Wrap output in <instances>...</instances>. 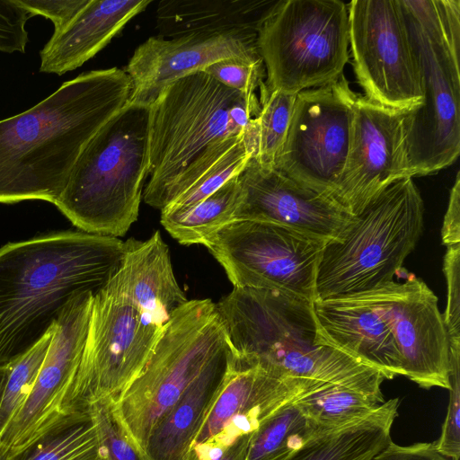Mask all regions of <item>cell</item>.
Masks as SVG:
<instances>
[{
    "mask_svg": "<svg viewBox=\"0 0 460 460\" xmlns=\"http://www.w3.org/2000/svg\"><path fill=\"white\" fill-rule=\"evenodd\" d=\"M124 69L82 73L27 111L0 120V203L55 204L94 134L128 102Z\"/></svg>",
    "mask_w": 460,
    "mask_h": 460,
    "instance_id": "1",
    "label": "cell"
},
{
    "mask_svg": "<svg viewBox=\"0 0 460 460\" xmlns=\"http://www.w3.org/2000/svg\"><path fill=\"white\" fill-rule=\"evenodd\" d=\"M124 242L61 231L0 247V367H8L55 325L68 302L95 293L118 270Z\"/></svg>",
    "mask_w": 460,
    "mask_h": 460,
    "instance_id": "2",
    "label": "cell"
},
{
    "mask_svg": "<svg viewBox=\"0 0 460 460\" xmlns=\"http://www.w3.org/2000/svg\"><path fill=\"white\" fill-rule=\"evenodd\" d=\"M234 362L345 386L385 402L383 374L316 341L312 301L280 291L234 287L216 304Z\"/></svg>",
    "mask_w": 460,
    "mask_h": 460,
    "instance_id": "3",
    "label": "cell"
},
{
    "mask_svg": "<svg viewBox=\"0 0 460 460\" xmlns=\"http://www.w3.org/2000/svg\"><path fill=\"white\" fill-rule=\"evenodd\" d=\"M261 110V93L244 94L204 70L169 84L150 105L145 202L165 208L184 177L229 137L244 136L258 146Z\"/></svg>",
    "mask_w": 460,
    "mask_h": 460,
    "instance_id": "4",
    "label": "cell"
},
{
    "mask_svg": "<svg viewBox=\"0 0 460 460\" xmlns=\"http://www.w3.org/2000/svg\"><path fill=\"white\" fill-rule=\"evenodd\" d=\"M415 56L422 104L405 114L409 174L451 165L460 151V1L399 0Z\"/></svg>",
    "mask_w": 460,
    "mask_h": 460,
    "instance_id": "5",
    "label": "cell"
},
{
    "mask_svg": "<svg viewBox=\"0 0 460 460\" xmlns=\"http://www.w3.org/2000/svg\"><path fill=\"white\" fill-rule=\"evenodd\" d=\"M149 127L150 105L128 102L84 147L54 204L81 231L119 238L137 219Z\"/></svg>",
    "mask_w": 460,
    "mask_h": 460,
    "instance_id": "6",
    "label": "cell"
},
{
    "mask_svg": "<svg viewBox=\"0 0 460 460\" xmlns=\"http://www.w3.org/2000/svg\"><path fill=\"white\" fill-rule=\"evenodd\" d=\"M423 217V200L412 178L388 186L352 217L340 237L324 243L315 299L369 292L403 276V262L422 234Z\"/></svg>",
    "mask_w": 460,
    "mask_h": 460,
    "instance_id": "7",
    "label": "cell"
},
{
    "mask_svg": "<svg viewBox=\"0 0 460 460\" xmlns=\"http://www.w3.org/2000/svg\"><path fill=\"white\" fill-rule=\"evenodd\" d=\"M230 349L210 299L188 300L163 327L151 357L113 408L145 456L147 438L184 390L219 354Z\"/></svg>",
    "mask_w": 460,
    "mask_h": 460,
    "instance_id": "8",
    "label": "cell"
},
{
    "mask_svg": "<svg viewBox=\"0 0 460 460\" xmlns=\"http://www.w3.org/2000/svg\"><path fill=\"white\" fill-rule=\"evenodd\" d=\"M348 5L341 0H280L257 45L268 91L296 94L331 83L349 60Z\"/></svg>",
    "mask_w": 460,
    "mask_h": 460,
    "instance_id": "9",
    "label": "cell"
},
{
    "mask_svg": "<svg viewBox=\"0 0 460 460\" xmlns=\"http://www.w3.org/2000/svg\"><path fill=\"white\" fill-rule=\"evenodd\" d=\"M162 330L124 296L105 286L96 291L70 390L73 411L84 414L93 402L117 400L145 367Z\"/></svg>",
    "mask_w": 460,
    "mask_h": 460,
    "instance_id": "10",
    "label": "cell"
},
{
    "mask_svg": "<svg viewBox=\"0 0 460 460\" xmlns=\"http://www.w3.org/2000/svg\"><path fill=\"white\" fill-rule=\"evenodd\" d=\"M325 243L280 225L237 220L203 245L234 287L277 290L314 301Z\"/></svg>",
    "mask_w": 460,
    "mask_h": 460,
    "instance_id": "11",
    "label": "cell"
},
{
    "mask_svg": "<svg viewBox=\"0 0 460 460\" xmlns=\"http://www.w3.org/2000/svg\"><path fill=\"white\" fill-rule=\"evenodd\" d=\"M357 96L343 75L296 93L288 134L272 166L332 198L349 149Z\"/></svg>",
    "mask_w": 460,
    "mask_h": 460,
    "instance_id": "12",
    "label": "cell"
},
{
    "mask_svg": "<svg viewBox=\"0 0 460 460\" xmlns=\"http://www.w3.org/2000/svg\"><path fill=\"white\" fill-rule=\"evenodd\" d=\"M93 292L73 297L56 329L34 385L0 437V460H12L33 445L89 417L70 405V390L84 347Z\"/></svg>",
    "mask_w": 460,
    "mask_h": 460,
    "instance_id": "13",
    "label": "cell"
},
{
    "mask_svg": "<svg viewBox=\"0 0 460 460\" xmlns=\"http://www.w3.org/2000/svg\"><path fill=\"white\" fill-rule=\"evenodd\" d=\"M353 67L365 97L409 112L422 104L420 78L399 0L348 4Z\"/></svg>",
    "mask_w": 460,
    "mask_h": 460,
    "instance_id": "14",
    "label": "cell"
},
{
    "mask_svg": "<svg viewBox=\"0 0 460 460\" xmlns=\"http://www.w3.org/2000/svg\"><path fill=\"white\" fill-rule=\"evenodd\" d=\"M403 278L367 293L390 324L402 376L424 389L449 390L450 343L438 298L419 278Z\"/></svg>",
    "mask_w": 460,
    "mask_h": 460,
    "instance_id": "15",
    "label": "cell"
},
{
    "mask_svg": "<svg viewBox=\"0 0 460 460\" xmlns=\"http://www.w3.org/2000/svg\"><path fill=\"white\" fill-rule=\"evenodd\" d=\"M406 113L357 96L349 149L332 194L333 199L350 215L358 214L394 182L411 177L405 141Z\"/></svg>",
    "mask_w": 460,
    "mask_h": 460,
    "instance_id": "16",
    "label": "cell"
},
{
    "mask_svg": "<svg viewBox=\"0 0 460 460\" xmlns=\"http://www.w3.org/2000/svg\"><path fill=\"white\" fill-rule=\"evenodd\" d=\"M320 383L323 382L282 376L259 366H241L234 360L189 460L218 457L235 439L254 433L279 408Z\"/></svg>",
    "mask_w": 460,
    "mask_h": 460,
    "instance_id": "17",
    "label": "cell"
},
{
    "mask_svg": "<svg viewBox=\"0 0 460 460\" xmlns=\"http://www.w3.org/2000/svg\"><path fill=\"white\" fill-rule=\"evenodd\" d=\"M238 183L234 221L273 223L328 242L340 237L353 217L332 197L253 157L238 174Z\"/></svg>",
    "mask_w": 460,
    "mask_h": 460,
    "instance_id": "18",
    "label": "cell"
},
{
    "mask_svg": "<svg viewBox=\"0 0 460 460\" xmlns=\"http://www.w3.org/2000/svg\"><path fill=\"white\" fill-rule=\"evenodd\" d=\"M258 36L150 37L139 45L125 72L132 84L128 102L151 105L172 82L226 58L262 60Z\"/></svg>",
    "mask_w": 460,
    "mask_h": 460,
    "instance_id": "19",
    "label": "cell"
},
{
    "mask_svg": "<svg viewBox=\"0 0 460 460\" xmlns=\"http://www.w3.org/2000/svg\"><path fill=\"white\" fill-rule=\"evenodd\" d=\"M316 341L380 371L385 379L402 376L390 324L369 293L314 299Z\"/></svg>",
    "mask_w": 460,
    "mask_h": 460,
    "instance_id": "20",
    "label": "cell"
},
{
    "mask_svg": "<svg viewBox=\"0 0 460 460\" xmlns=\"http://www.w3.org/2000/svg\"><path fill=\"white\" fill-rule=\"evenodd\" d=\"M104 286L128 299L149 323L160 328L188 301L159 231L145 241L129 238L124 242L122 261Z\"/></svg>",
    "mask_w": 460,
    "mask_h": 460,
    "instance_id": "21",
    "label": "cell"
},
{
    "mask_svg": "<svg viewBox=\"0 0 460 460\" xmlns=\"http://www.w3.org/2000/svg\"><path fill=\"white\" fill-rule=\"evenodd\" d=\"M234 364L230 349L219 354L190 383L151 431L146 460H189L193 444Z\"/></svg>",
    "mask_w": 460,
    "mask_h": 460,
    "instance_id": "22",
    "label": "cell"
},
{
    "mask_svg": "<svg viewBox=\"0 0 460 460\" xmlns=\"http://www.w3.org/2000/svg\"><path fill=\"white\" fill-rule=\"evenodd\" d=\"M151 0H89L40 52V71L64 75L83 66L144 11Z\"/></svg>",
    "mask_w": 460,
    "mask_h": 460,
    "instance_id": "23",
    "label": "cell"
},
{
    "mask_svg": "<svg viewBox=\"0 0 460 460\" xmlns=\"http://www.w3.org/2000/svg\"><path fill=\"white\" fill-rule=\"evenodd\" d=\"M280 0H164L155 12L158 37L258 36Z\"/></svg>",
    "mask_w": 460,
    "mask_h": 460,
    "instance_id": "24",
    "label": "cell"
},
{
    "mask_svg": "<svg viewBox=\"0 0 460 460\" xmlns=\"http://www.w3.org/2000/svg\"><path fill=\"white\" fill-rule=\"evenodd\" d=\"M399 399L385 401L368 416L323 435L291 460H370L391 441Z\"/></svg>",
    "mask_w": 460,
    "mask_h": 460,
    "instance_id": "25",
    "label": "cell"
},
{
    "mask_svg": "<svg viewBox=\"0 0 460 460\" xmlns=\"http://www.w3.org/2000/svg\"><path fill=\"white\" fill-rule=\"evenodd\" d=\"M239 195L236 175L195 205L163 209L161 224L181 244H204L208 238L234 221Z\"/></svg>",
    "mask_w": 460,
    "mask_h": 460,
    "instance_id": "26",
    "label": "cell"
},
{
    "mask_svg": "<svg viewBox=\"0 0 460 460\" xmlns=\"http://www.w3.org/2000/svg\"><path fill=\"white\" fill-rule=\"evenodd\" d=\"M327 433L306 417L294 400L275 411L253 433L246 460H291Z\"/></svg>",
    "mask_w": 460,
    "mask_h": 460,
    "instance_id": "27",
    "label": "cell"
},
{
    "mask_svg": "<svg viewBox=\"0 0 460 460\" xmlns=\"http://www.w3.org/2000/svg\"><path fill=\"white\" fill-rule=\"evenodd\" d=\"M296 402L324 432L361 420L381 404L362 393L330 383L318 384L296 398Z\"/></svg>",
    "mask_w": 460,
    "mask_h": 460,
    "instance_id": "28",
    "label": "cell"
},
{
    "mask_svg": "<svg viewBox=\"0 0 460 460\" xmlns=\"http://www.w3.org/2000/svg\"><path fill=\"white\" fill-rule=\"evenodd\" d=\"M12 460H103V456L89 415L48 436Z\"/></svg>",
    "mask_w": 460,
    "mask_h": 460,
    "instance_id": "29",
    "label": "cell"
},
{
    "mask_svg": "<svg viewBox=\"0 0 460 460\" xmlns=\"http://www.w3.org/2000/svg\"><path fill=\"white\" fill-rule=\"evenodd\" d=\"M55 329L56 323L34 346L10 365L0 402V437L28 398Z\"/></svg>",
    "mask_w": 460,
    "mask_h": 460,
    "instance_id": "30",
    "label": "cell"
},
{
    "mask_svg": "<svg viewBox=\"0 0 460 460\" xmlns=\"http://www.w3.org/2000/svg\"><path fill=\"white\" fill-rule=\"evenodd\" d=\"M296 94L261 90V110L258 118V146L253 157L272 166L285 142Z\"/></svg>",
    "mask_w": 460,
    "mask_h": 460,
    "instance_id": "31",
    "label": "cell"
},
{
    "mask_svg": "<svg viewBox=\"0 0 460 460\" xmlns=\"http://www.w3.org/2000/svg\"><path fill=\"white\" fill-rule=\"evenodd\" d=\"M254 155L255 149L247 140L238 141L216 159L183 193L165 208H187L203 200L231 178L238 175Z\"/></svg>",
    "mask_w": 460,
    "mask_h": 460,
    "instance_id": "32",
    "label": "cell"
},
{
    "mask_svg": "<svg viewBox=\"0 0 460 460\" xmlns=\"http://www.w3.org/2000/svg\"><path fill=\"white\" fill-rule=\"evenodd\" d=\"M88 412L96 428L103 460H146L122 425L112 399L92 403Z\"/></svg>",
    "mask_w": 460,
    "mask_h": 460,
    "instance_id": "33",
    "label": "cell"
},
{
    "mask_svg": "<svg viewBox=\"0 0 460 460\" xmlns=\"http://www.w3.org/2000/svg\"><path fill=\"white\" fill-rule=\"evenodd\" d=\"M450 343L449 402L439 438L433 442L440 455L450 459L460 457V339Z\"/></svg>",
    "mask_w": 460,
    "mask_h": 460,
    "instance_id": "34",
    "label": "cell"
},
{
    "mask_svg": "<svg viewBox=\"0 0 460 460\" xmlns=\"http://www.w3.org/2000/svg\"><path fill=\"white\" fill-rule=\"evenodd\" d=\"M221 84L244 94L260 93L266 81L262 60L226 58L203 69Z\"/></svg>",
    "mask_w": 460,
    "mask_h": 460,
    "instance_id": "35",
    "label": "cell"
},
{
    "mask_svg": "<svg viewBox=\"0 0 460 460\" xmlns=\"http://www.w3.org/2000/svg\"><path fill=\"white\" fill-rule=\"evenodd\" d=\"M31 17L17 0H0V52L25 51L29 42L25 25Z\"/></svg>",
    "mask_w": 460,
    "mask_h": 460,
    "instance_id": "36",
    "label": "cell"
},
{
    "mask_svg": "<svg viewBox=\"0 0 460 460\" xmlns=\"http://www.w3.org/2000/svg\"><path fill=\"white\" fill-rule=\"evenodd\" d=\"M460 244L448 246L444 258L443 270L447 286V303L444 322L449 340L460 339Z\"/></svg>",
    "mask_w": 460,
    "mask_h": 460,
    "instance_id": "37",
    "label": "cell"
},
{
    "mask_svg": "<svg viewBox=\"0 0 460 460\" xmlns=\"http://www.w3.org/2000/svg\"><path fill=\"white\" fill-rule=\"evenodd\" d=\"M89 0H17L33 16L40 15L54 24V32L65 28L88 4Z\"/></svg>",
    "mask_w": 460,
    "mask_h": 460,
    "instance_id": "38",
    "label": "cell"
},
{
    "mask_svg": "<svg viewBox=\"0 0 460 460\" xmlns=\"http://www.w3.org/2000/svg\"><path fill=\"white\" fill-rule=\"evenodd\" d=\"M370 460H450L440 455L433 442H418L401 446L391 441Z\"/></svg>",
    "mask_w": 460,
    "mask_h": 460,
    "instance_id": "39",
    "label": "cell"
},
{
    "mask_svg": "<svg viewBox=\"0 0 460 460\" xmlns=\"http://www.w3.org/2000/svg\"><path fill=\"white\" fill-rule=\"evenodd\" d=\"M442 243L447 247L460 244V174L457 172L451 189L441 229Z\"/></svg>",
    "mask_w": 460,
    "mask_h": 460,
    "instance_id": "40",
    "label": "cell"
},
{
    "mask_svg": "<svg viewBox=\"0 0 460 460\" xmlns=\"http://www.w3.org/2000/svg\"><path fill=\"white\" fill-rule=\"evenodd\" d=\"M252 435L250 433L238 438L213 460H246Z\"/></svg>",
    "mask_w": 460,
    "mask_h": 460,
    "instance_id": "41",
    "label": "cell"
},
{
    "mask_svg": "<svg viewBox=\"0 0 460 460\" xmlns=\"http://www.w3.org/2000/svg\"><path fill=\"white\" fill-rule=\"evenodd\" d=\"M9 367L10 366L0 367V402H1V397H2L3 391H4V387L5 385L7 374L9 371Z\"/></svg>",
    "mask_w": 460,
    "mask_h": 460,
    "instance_id": "42",
    "label": "cell"
}]
</instances>
